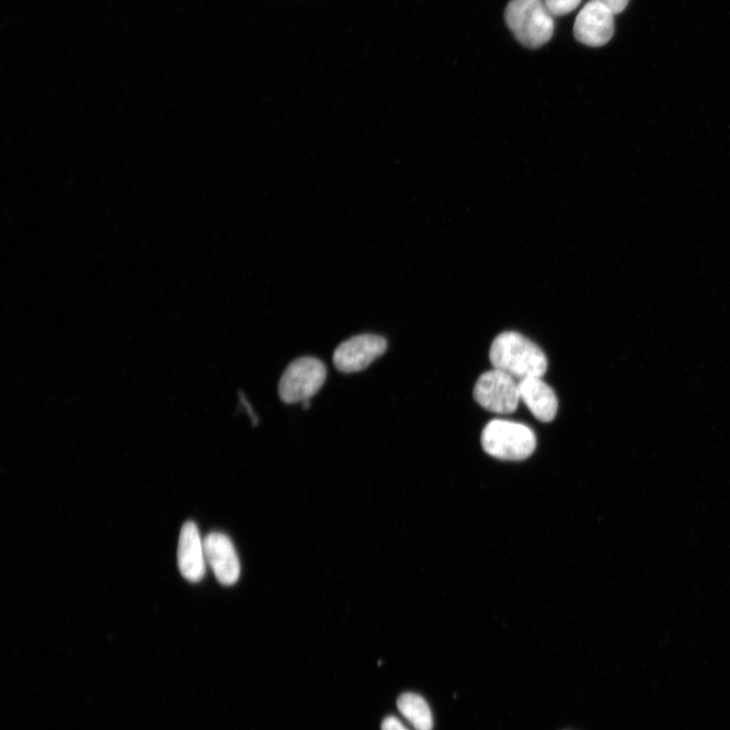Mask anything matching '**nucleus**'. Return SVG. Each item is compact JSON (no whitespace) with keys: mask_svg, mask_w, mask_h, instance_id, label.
<instances>
[{"mask_svg":"<svg viewBox=\"0 0 730 730\" xmlns=\"http://www.w3.org/2000/svg\"><path fill=\"white\" fill-rule=\"evenodd\" d=\"M490 361L494 369L521 382L530 378H543L548 370L544 351L532 340L517 332L498 335L490 348Z\"/></svg>","mask_w":730,"mask_h":730,"instance_id":"nucleus-1","label":"nucleus"},{"mask_svg":"<svg viewBox=\"0 0 730 730\" xmlns=\"http://www.w3.org/2000/svg\"><path fill=\"white\" fill-rule=\"evenodd\" d=\"M481 444L491 457L504 461H523L535 452L537 438L525 424L494 419L483 429Z\"/></svg>","mask_w":730,"mask_h":730,"instance_id":"nucleus-2","label":"nucleus"},{"mask_svg":"<svg viewBox=\"0 0 730 730\" xmlns=\"http://www.w3.org/2000/svg\"><path fill=\"white\" fill-rule=\"evenodd\" d=\"M505 22L518 41L536 49L548 43L554 33V19L544 0H510Z\"/></svg>","mask_w":730,"mask_h":730,"instance_id":"nucleus-3","label":"nucleus"},{"mask_svg":"<svg viewBox=\"0 0 730 730\" xmlns=\"http://www.w3.org/2000/svg\"><path fill=\"white\" fill-rule=\"evenodd\" d=\"M327 378L326 365L311 356L292 361L284 371L278 386V394L285 404L311 400L324 386Z\"/></svg>","mask_w":730,"mask_h":730,"instance_id":"nucleus-4","label":"nucleus"},{"mask_svg":"<svg viewBox=\"0 0 730 730\" xmlns=\"http://www.w3.org/2000/svg\"><path fill=\"white\" fill-rule=\"evenodd\" d=\"M473 395L480 406L496 414L516 412L521 400L519 381L496 369L480 376Z\"/></svg>","mask_w":730,"mask_h":730,"instance_id":"nucleus-5","label":"nucleus"},{"mask_svg":"<svg viewBox=\"0 0 730 730\" xmlns=\"http://www.w3.org/2000/svg\"><path fill=\"white\" fill-rule=\"evenodd\" d=\"M388 349V341L379 335L361 334L342 342L334 351L335 368L344 374L368 369Z\"/></svg>","mask_w":730,"mask_h":730,"instance_id":"nucleus-6","label":"nucleus"},{"mask_svg":"<svg viewBox=\"0 0 730 730\" xmlns=\"http://www.w3.org/2000/svg\"><path fill=\"white\" fill-rule=\"evenodd\" d=\"M615 14L602 0H591L579 12L574 23V37L590 47L608 44L615 32Z\"/></svg>","mask_w":730,"mask_h":730,"instance_id":"nucleus-7","label":"nucleus"},{"mask_svg":"<svg viewBox=\"0 0 730 730\" xmlns=\"http://www.w3.org/2000/svg\"><path fill=\"white\" fill-rule=\"evenodd\" d=\"M206 562L224 586H233L241 575V564L231 539L222 533H211L204 539Z\"/></svg>","mask_w":730,"mask_h":730,"instance_id":"nucleus-8","label":"nucleus"},{"mask_svg":"<svg viewBox=\"0 0 730 730\" xmlns=\"http://www.w3.org/2000/svg\"><path fill=\"white\" fill-rule=\"evenodd\" d=\"M206 563L204 540L197 526L193 522H187L179 539V569L188 581L199 582L205 575Z\"/></svg>","mask_w":730,"mask_h":730,"instance_id":"nucleus-9","label":"nucleus"},{"mask_svg":"<svg viewBox=\"0 0 730 730\" xmlns=\"http://www.w3.org/2000/svg\"><path fill=\"white\" fill-rule=\"evenodd\" d=\"M521 400L541 422H551L557 415L558 399L553 389L542 378L519 382Z\"/></svg>","mask_w":730,"mask_h":730,"instance_id":"nucleus-10","label":"nucleus"},{"mask_svg":"<svg viewBox=\"0 0 730 730\" xmlns=\"http://www.w3.org/2000/svg\"><path fill=\"white\" fill-rule=\"evenodd\" d=\"M401 714L415 730H432L433 717L424 698L415 693H405L397 701Z\"/></svg>","mask_w":730,"mask_h":730,"instance_id":"nucleus-11","label":"nucleus"},{"mask_svg":"<svg viewBox=\"0 0 730 730\" xmlns=\"http://www.w3.org/2000/svg\"><path fill=\"white\" fill-rule=\"evenodd\" d=\"M544 2L553 17H563L575 11L581 0H544Z\"/></svg>","mask_w":730,"mask_h":730,"instance_id":"nucleus-12","label":"nucleus"},{"mask_svg":"<svg viewBox=\"0 0 730 730\" xmlns=\"http://www.w3.org/2000/svg\"><path fill=\"white\" fill-rule=\"evenodd\" d=\"M382 730H409V729L397 717L389 716L383 721Z\"/></svg>","mask_w":730,"mask_h":730,"instance_id":"nucleus-13","label":"nucleus"},{"mask_svg":"<svg viewBox=\"0 0 730 730\" xmlns=\"http://www.w3.org/2000/svg\"><path fill=\"white\" fill-rule=\"evenodd\" d=\"M615 15L621 14L627 8L629 0H602Z\"/></svg>","mask_w":730,"mask_h":730,"instance_id":"nucleus-14","label":"nucleus"},{"mask_svg":"<svg viewBox=\"0 0 730 730\" xmlns=\"http://www.w3.org/2000/svg\"><path fill=\"white\" fill-rule=\"evenodd\" d=\"M241 402H242V403H243V405H244V406L246 407V409H247V411H248V413H249V415H250V417H251V419H252V422H253V424H254V425H256V424H257V422H258V419H257V417H256V415H255V413H254V411H253V408H252V407H251V405H250V404L248 403V401L246 400V397H245V396H243V394H241Z\"/></svg>","mask_w":730,"mask_h":730,"instance_id":"nucleus-15","label":"nucleus"},{"mask_svg":"<svg viewBox=\"0 0 730 730\" xmlns=\"http://www.w3.org/2000/svg\"><path fill=\"white\" fill-rule=\"evenodd\" d=\"M303 405H304V409H309L311 407L310 400H307V401L303 402Z\"/></svg>","mask_w":730,"mask_h":730,"instance_id":"nucleus-16","label":"nucleus"}]
</instances>
